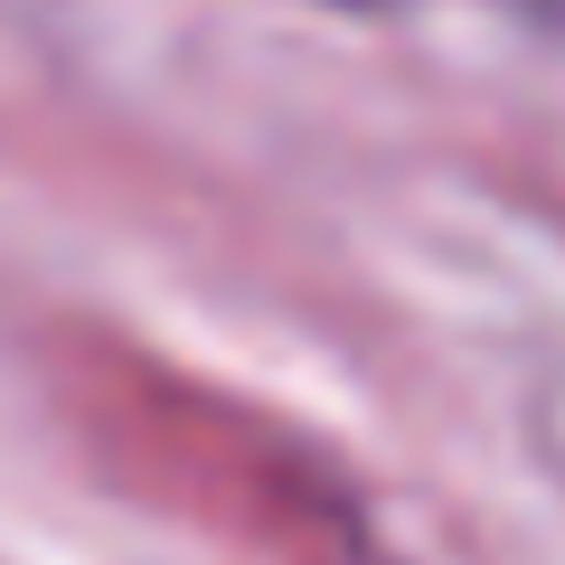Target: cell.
I'll return each mask as SVG.
<instances>
[{"instance_id":"cell-1","label":"cell","mask_w":565,"mask_h":565,"mask_svg":"<svg viewBox=\"0 0 565 565\" xmlns=\"http://www.w3.org/2000/svg\"><path fill=\"white\" fill-rule=\"evenodd\" d=\"M321 10H405V0H321Z\"/></svg>"}]
</instances>
